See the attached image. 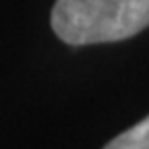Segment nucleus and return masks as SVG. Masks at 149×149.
<instances>
[{"label": "nucleus", "instance_id": "obj_1", "mask_svg": "<svg viewBox=\"0 0 149 149\" xmlns=\"http://www.w3.org/2000/svg\"><path fill=\"white\" fill-rule=\"evenodd\" d=\"M149 27V0H56L52 29L68 46L128 40Z\"/></svg>", "mask_w": 149, "mask_h": 149}, {"label": "nucleus", "instance_id": "obj_2", "mask_svg": "<svg viewBox=\"0 0 149 149\" xmlns=\"http://www.w3.org/2000/svg\"><path fill=\"white\" fill-rule=\"evenodd\" d=\"M104 149H149V116L114 137Z\"/></svg>", "mask_w": 149, "mask_h": 149}]
</instances>
